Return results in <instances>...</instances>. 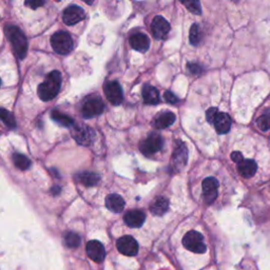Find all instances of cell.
Wrapping results in <instances>:
<instances>
[{"label": "cell", "instance_id": "cell-8", "mask_svg": "<svg viewBox=\"0 0 270 270\" xmlns=\"http://www.w3.org/2000/svg\"><path fill=\"white\" fill-rule=\"evenodd\" d=\"M104 91L108 101L114 106L121 105L124 98L123 89L117 82H109L105 85Z\"/></svg>", "mask_w": 270, "mask_h": 270}, {"label": "cell", "instance_id": "cell-6", "mask_svg": "<svg viewBox=\"0 0 270 270\" xmlns=\"http://www.w3.org/2000/svg\"><path fill=\"white\" fill-rule=\"evenodd\" d=\"M72 135L75 141L83 146L91 145L95 138L94 130L87 125H77L72 130Z\"/></svg>", "mask_w": 270, "mask_h": 270}, {"label": "cell", "instance_id": "cell-31", "mask_svg": "<svg viewBox=\"0 0 270 270\" xmlns=\"http://www.w3.org/2000/svg\"><path fill=\"white\" fill-rule=\"evenodd\" d=\"M217 113H218V111H217L216 108H210V109H208L207 110V113H206V117H207L208 123L213 124Z\"/></svg>", "mask_w": 270, "mask_h": 270}, {"label": "cell", "instance_id": "cell-9", "mask_svg": "<svg viewBox=\"0 0 270 270\" xmlns=\"http://www.w3.org/2000/svg\"><path fill=\"white\" fill-rule=\"evenodd\" d=\"M117 249L118 251L129 256L136 255L138 252V244L136 239L132 237L131 235H125L121 238H118L117 241Z\"/></svg>", "mask_w": 270, "mask_h": 270}, {"label": "cell", "instance_id": "cell-13", "mask_svg": "<svg viewBox=\"0 0 270 270\" xmlns=\"http://www.w3.org/2000/svg\"><path fill=\"white\" fill-rule=\"evenodd\" d=\"M188 150L183 142H178L172 155V164L176 170H182L187 165Z\"/></svg>", "mask_w": 270, "mask_h": 270}, {"label": "cell", "instance_id": "cell-4", "mask_svg": "<svg viewBox=\"0 0 270 270\" xmlns=\"http://www.w3.org/2000/svg\"><path fill=\"white\" fill-rule=\"evenodd\" d=\"M183 245L189 250L194 253H204L206 251V245L204 243L203 235L191 230L186 233V235L183 238Z\"/></svg>", "mask_w": 270, "mask_h": 270}, {"label": "cell", "instance_id": "cell-10", "mask_svg": "<svg viewBox=\"0 0 270 270\" xmlns=\"http://www.w3.org/2000/svg\"><path fill=\"white\" fill-rule=\"evenodd\" d=\"M85 16L84 9L78 6H70L64 11L63 21L67 26H74L84 21Z\"/></svg>", "mask_w": 270, "mask_h": 270}, {"label": "cell", "instance_id": "cell-32", "mask_svg": "<svg viewBox=\"0 0 270 270\" xmlns=\"http://www.w3.org/2000/svg\"><path fill=\"white\" fill-rule=\"evenodd\" d=\"M164 97H165L167 103H170V104H176V103H178V98L172 92H170V91H166Z\"/></svg>", "mask_w": 270, "mask_h": 270}, {"label": "cell", "instance_id": "cell-5", "mask_svg": "<svg viewBox=\"0 0 270 270\" xmlns=\"http://www.w3.org/2000/svg\"><path fill=\"white\" fill-rule=\"evenodd\" d=\"M163 148V138L161 135L156 133L150 134L145 141H143L139 145V149L141 152L146 156H151L152 154H155L159 150Z\"/></svg>", "mask_w": 270, "mask_h": 270}, {"label": "cell", "instance_id": "cell-27", "mask_svg": "<svg viewBox=\"0 0 270 270\" xmlns=\"http://www.w3.org/2000/svg\"><path fill=\"white\" fill-rule=\"evenodd\" d=\"M65 243L70 248H76L81 244V237L75 232H68L65 235Z\"/></svg>", "mask_w": 270, "mask_h": 270}, {"label": "cell", "instance_id": "cell-25", "mask_svg": "<svg viewBox=\"0 0 270 270\" xmlns=\"http://www.w3.org/2000/svg\"><path fill=\"white\" fill-rule=\"evenodd\" d=\"M13 161L15 166L21 170H27L31 167V161H30L27 156L21 153H15L13 155Z\"/></svg>", "mask_w": 270, "mask_h": 270}, {"label": "cell", "instance_id": "cell-33", "mask_svg": "<svg viewBox=\"0 0 270 270\" xmlns=\"http://www.w3.org/2000/svg\"><path fill=\"white\" fill-rule=\"evenodd\" d=\"M231 159L233 162L239 164L241 162L244 161V158H243V155L241 152H238V151H235V152H232L231 154Z\"/></svg>", "mask_w": 270, "mask_h": 270}, {"label": "cell", "instance_id": "cell-35", "mask_svg": "<svg viewBox=\"0 0 270 270\" xmlns=\"http://www.w3.org/2000/svg\"><path fill=\"white\" fill-rule=\"evenodd\" d=\"M188 68L190 71H191L193 74H197L201 72V68H199L197 65H194V64H189L188 65Z\"/></svg>", "mask_w": 270, "mask_h": 270}, {"label": "cell", "instance_id": "cell-30", "mask_svg": "<svg viewBox=\"0 0 270 270\" xmlns=\"http://www.w3.org/2000/svg\"><path fill=\"white\" fill-rule=\"evenodd\" d=\"M183 5L186 6V8L189 10V11L193 14L202 13L201 4H199L198 2H186V3H183Z\"/></svg>", "mask_w": 270, "mask_h": 270}, {"label": "cell", "instance_id": "cell-29", "mask_svg": "<svg viewBox=\"0 0 270 270\" xmlns=\"http://www.w3.org/2000/svg\"><path fill=\"white\" fill-rule=\"evenodd\" d=\"M2 118L3 122L5 123V125L10 128V129H14L16 127V122L12 115V113H10L9 111H7L6 109L2 110Z\"/></svg>", "mask_w": 270, "mask_h": 270}, {"label": "cell", "instance_id": "cell-1", "mask_svg": "<svg viewBox=\"0 0 270 270\" xmlns=\"http://www.w3.org/2000/svg\"><path fill=\"white\" fill-rule=\"evenodd\" d=\"M62 85V75L58 71L49 73L46 81L38 87V96L44 102H49L55 98L59 93Z\"/></svg>", "mask_w": 270, "mask_h": 270}, {"label": "cell", "instance_id": "cell-2", "mask_svg": "<svg viewBox=\"0 0 270 270\" xmlns=\"http://www.w3.org/2000/svg\"><path fill=\"white\" fill-rule=\"evenodd\" d=\"M6 33L16 55L21 59H24L28 52V42L22 30L15 26H8L6 28Z\"/></svg>", "mask_w": 270, "mask_h": 270}, {"label": "cell", "instance_id": "cell-7", "mask_svg": "<svg viewBox=\"0 0 270 270\" xmlns=\"http://www.w3.org/2000/svg\"><path fill=\"white\" fill-rule=\"evenodd\" d=\"M105 105L99 97H92L86 101L82 108V114L85 118H92L104 112Z\"/></svg>", "mask_w": 270, "mask_h": 270}, {"label": "cell", "instance_id": "cell-18", "mask_svg": "<svg viewBox=\"0 0 270 270\" xmlns=\"http://www.w3.org/2000/svg\"><path fill=\"white\" fill-rule=\"evenodd\" d=\"M106 206L110 211L119 213V212H122L125 208V201L121 195L110 194L106 198Z\"/></svg>", "mask_w": 270, "mask_h": 270}, {"label": "cell", "instance_id": "cell-23", "mask_svg": "<svg viewBox=\"0 0 270 270\" xmlns=\"http://www.w3.org/2000/svg\"><path fill=\"white\" fill-rule=\"evenodd\" d=\"M168 208H169V201H168V199L165 198V197H158L156 201L152 204L150 210H151V212L154 215L159 216V215H163L164 213H166Z\"/></svg>", "mask_w": 270, "mask_h": 270}, {"label": "cell", "instance_id": "cell-12", "mask_svg": "<svg viewBox=\"0 0 270 270\" xmlns=\"http://www.w3.org/2000/svg\"><path fill=\"white\" fill-rule=\"evenodd\" d=\"M151 31L156 39H166L170 32V25L162 16H155L151 23Z\"/></svg>", "mask_w": 270, "mask_h": 270}, {"label": "cell", "instance_id": "cell-20", "mask_svg": "<svg viewBox=\"0 0 270 270\" xmlns=\"http://www.w3.org/2000/svg\"><path fill=\"white\" fill-rule=\"evenodd\" d=\"M174 122H175V115L172 112H163L156 115L153 124L157 129H166L170 126H172Z\"/></svg>", "mask_w": 270, "mask_h": 270}, {"label": "cell", "instance_id": "cell-28", "mask_svg": "<svg viewBox=\"0 0 270 270\" xmlns=\"http://www.w3.org/2000/svg\"><path fill=\"white\" fill-rule=\"evenodd\" d=\"M190 43L193 46H197L199 41H201V32H199V28L197 25H193L190 29V35H189Z\"/></svg>", "mask_w": 270, "mask_h": 270}, {"label": "cell", "instance_id": "cell-26", "mask_svg": "<svg viewBox=\"0 0 270 270\" xmlns=\"http://www.w3.org/2000/svg\"><path fill=\"white\" fill-rule=\"evenodd\" d=\"M256 125L262 131H267L270 129V108L266 109L263 114L257 118Z\"/></svg>", "mask_w": 270, "mask_h": 270}, {"label": "cell", "instance_id": "cell-17", "mask_svg": "<svg viewBox=\"0 0 270 270\" xmlns=\"http://www.w3.org/2000/svg\"><path fill=\"white\" fill-rule=\"evenodd\" d=\"M213 125L217 133L225 134L229 132L230 128H231V118H230V116L227 113L218 112L214 119Z\"/></svg>", "mask_w": 270, "mask_h": 270}, {"label": "cell", "instance_id": "cell-21", "mask_svg": "<svg viewBox=\"0 0 270 270\" xmlns=\"http://www.w3.org/2000/svg\"><path fill=\"white\" fill-rule=\"evenodd\" d=\"M143 98L147 105H157L159 103V94L156 88L145 85L143 88Z\"/></svg>", "mask_w": 270, "mask_h": 270}, {"label": "cell", "instance_id": "cell-24", "mask_svg": "<svg viewBox=\"0 0 270 270\" xmlns=\"http://www.w3.org/2000/svg\"><path fill=\"white\" fill-rule=\"evenodd\" d=\"M51 117L54 122H56L57 124H59L63 127H71L74 125L73 118L57 111V110H54V111L51 113Z\"/></svg>", "mask_w": 270, "mask_h": 270}, {"label": "cell", "instance_id": "cell-19", "mask_svg": "<svg viewBox=\"0 0 270 270\" xmlns=\"http://www.w3.org/2000/svg\"><path fill=\"white\" fill-rule=\"evenodd\" d=\"M238 172L243 177L249 178L252 177L257 170V165L252 159H244L243 162H241L237 166Z\"/></svg>", "mask_w": 270, "mask_h": 270}, {"label": "cell", "instance_id": "cell-15", "mask_svg": "<svg viewBox=\"0 0 270 270\" xmlns=\"http://www.w3.org/2000/svg\"><path fill=\"white\" fill-rule=\"evenodd\" d=\"M125 223L131 228H139L142 227L143 224L145 223L146 219V215L145 213L142 211V210H130L128 211L125 216Z\"/></svg>", "mask_w": 270, "mask_h": 270}, {"label": "cell", "instance_id": "cell-22", "mask_svg": "<svg viewBox=\"0 0 270 270\" xmlns=\"http://www.w3.org/2000/svg\"><path fill=\"white\" fill-rule=\"evenodd\" d=\"M79 183H82L86 187H92L95 186L99 181H101V176L93 172H83L76 176Z\"/></svg>", "mask_w": 270, "mask_h": 270}, {"label": "cell", "instance_id": "cell-3", "mask_svg": "<svg viewBox=\"0 0 270 270\" xmlns=\"http://www.w3.org/2000/svg\"><path fill=\"white\" fill-rule=\"evenodd\" d=\"M51 46L56 53L67 55L73 50L72 37L66 31L56 32L51 37Z\"/></svg>", "mask_w": 270, "mask_h": 270}, {"label": "cell", "instance_id": "cell-14", "mask_svg": "<svg viewBox=\"0 0 270 270\" xmlns=\"http://www.w3.org/2000/svg\"><path fill=\"white\" fill-rule=\"evenodd\" d=\"M87 253L92 261L99 263L106 256V250L104 245L98 241H90L87 244Z\"/></svg>", "mask_w": 270, "mask_h": 270}, {"label": "cell", "instance_id": "cell-34", "mask_svg": "<svg viewBox=\"0 0 270 270\" xmlns=\"http://www.w3.org/2000/svg\"><path fill=\"white\" fill-rule=\"evenodd\" d=\"M44 5H45V2H35V0H34V2H27L26 3V6L30 7L33 10H36L39 7H43Z\"/></svg>", "mask_w": 270, "mask_h": 270}, {"label": "cell", "instance_id": "cell-16", "mask_svg": "<svg viewBox=\"0 0 270 270\" xmlns=\"http://www.w3.org/2000/svg\"><path fill=\"white\" fill-rule=\"evenodd\" d=\"M130 45L138 52H146L150 47V39L144 33H136L130 37Z\"/></svg>", "mask_w": 270, "mask_h": 270}, {"label": "cell", "instance_id": "cell-11", "mask_svg": "<svg viewBox=\"0 0 270 270\" xmlns=\"http://www.w3.org/2000/svg\"><path fill=\"white\" fill-rule=\"evenodd\" d=\"M202 187L205 202L207 204H212L217 196V189H218L217 179L214 177H206L203 181Z\"/></svg>", "mask_w": 270, "mask_h": 270}]
</instances>
